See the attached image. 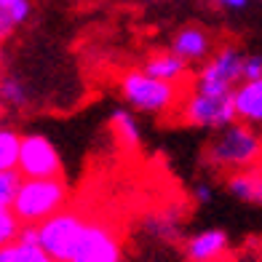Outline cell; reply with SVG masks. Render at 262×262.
<instances>
[{"instance_id": "cell-1", "label": "cell", "mask_w": 262, "mask_h": 262, "mask_svg": "<svg viewBox=\"0 0 262 262\" xmlns=\"http://www.w3.org/2000/svg\"><path fill=\"white\" fill-rule=\"evenodd\" d=\"M209 166L220 171H244L254 169L262 163V134L254 126L246 123H230L225 126L206 147Z\"/></svg>"}, {"instance_id": "cell-2", "label": "cell", "mask_w": 262, "mask_h": 262, "mask_svg": "<svg viewBox=\"0 0 262 262\" xmlns=\"http://www.w3.org/2000/svg\"><path fill=\"white\" fill-rule=\"evenodd\" d=\"M70 190L62 177H51V180H25L19 187V195L14 201L16 217L21 225H40L49 217L67 209Z\"/></svg>"}, {"instance_id": "cell-3", "label": "cell", "mask_w": 262, "mask_h": 262, "mask_svg": "<svg viewBox=\"0 0 262 262\" xmlns=\"http://www.w3.org/2000/svg\"><path fill=\"white\" fill-rule=\"evenodd\" d=\"M121 91L131 107L145 113H169L180 110V104L185 99L182 86L177 83H166L158 78H150L145 70H134L121 78Z\"/></svg>"}, {"instance_id": "cell-4", "label": "cell", "mask_w": 262, "mask_h": 262, "mask_svg": "<svg viewBox=\"0 0 262 262\" xmlns=\"http://www.w3.org/2000/svg\"><path fill=\"white\" fill-rule=\"evenodd\" d=\"M89 220L75 209H62L38 225V246L54 262H70L83 238Z\"/></svg>"}, {"instance_id": "cell-5", "label": "cell", "mask_w": 262, "mask_h": 262, "mask_svg": "<svg viewBox=\"0 0 262 262\" xmlns=\"http://www.w3.org/2000/svg\"><path fill=\"white\" fill-rule=\"evenodd\" d=\"M182 123L190 126H206V128H225L235 123V104L233 94H204V91H187L177 110Z\"/></svg>"}, {"instance_id": "cell-6", "label": "cell", "mask_w": 262, "mask_h": 262, "mask_svg": "<svg viewBox=\"0 0 262 262\" xmlns=\"http://www.w3.org/2000/svg\"><path fill=\"white\" fill-rule=\"evenodd\" d=\"M244 59L246 56L238 49L225 46L201 67L193 89L204 94H233L244 83Z\"/></svg>"}, {"instance_id": "cell-7", "label": "cell", "mask_w": 262, "mask_h": 262, "mask_svg": "<svg viewBox=\"0 0 262 262\" xmlns=\"http://www.w3.org/2000/svg\"><path fill=\"white\" fill-rule=\"evenodd\" d=\"M16 171L25 180H51V177H62V161H59V152L54 150V145L43 134H27L21 137Z\"/></svg>"}, {"instance_id": "cell-8", "label": "cell", "mask_w": 262, "mask_h": 262, "mask_svg": "<svg viewBox=\"0 0 262 262\" xmlns=\"http://www.w3.org/2000/svg\"><path fill=\"white\" fill-rule=\"evenodd\" d=\"M70 262H121V238L104 222H91Z\"/></svg>"}, {"instance_id": "cell-9", "label": "cell", "mask_w": 262, "mask_h": 262, "mask_svg": "<svg viewBox=\"0 0 262 262\" xmlns=\"http://www.w3.org/2000/svg\"><path fill=\"white\" fill-rule=\"evenodd\" d=\"M187 262H222L228 257V235L222 230H204L185 246Z\"/></svg>"}, {"instance_id": "cell-10", "label": "cell", "mask_w": 262, "mask_h": 262, "mask_svg": "<svg viewBox=\"0 0 262 262\" xmlns=\"http://www.w3.org/2000/svg\"><path fill=\"white\" fill-rule=\"evenodd\" d=\"M233 104H235V118L246 126H262V80L241 83L233 91Z\"/></svg>"}, {"instance_id": "cell-11", "label": "cell", "mask_w": 262, "mask_h": 262, "mask_svg": "<svg viewBox=\"0 0 262 262\" xmlns=\"http://www.w3.org/2000/svg\"><path fill=\"white\" fill-rule=\"evenodd\" d=\"M171 51L185 62H201L211 51V38L201 27H182L171 40Z\"/></svg>"}, {"instance_id": "cell-12", "label": "cell", "mask_w": 262, "mask_h": 262, "mask_svg": "<svg viewBox=\"0 0 262 262\" xmlns=\"http://www.w3.org/2000/svg\"><path fill=\"white\" fill-rule=\"evenodd\" d=\"M145 73L150 78H158V80H166V83H177L182 86L187 80V62L182 56H177L174 51H163V54H156L145 62Z\"/></svg>"}, {"instance_id": "cell-13", "label": "cell", "mask_w": 262, "mask_h": 262, "mask_svg": "<svg viewBox=\"0 0 262 262\" xmlns=\"http://www.w3.org/2000/svg\"><path fill=\"white\" fill-rule=\"evenodd\" d=\"M228 190L249 204H262V169H244L228 174Z\"/></svg>"}, {"instance_id": "cell-14", "label": "cell", "mask_w": 262, "mask_h": 262, "mask_svg": "<svg viewBox=\"0 0 262 262\" xmlns=\"http://www.w3.org/2000/svg\"><path fill=\"white\" fill-rule=\"evenodd\" d=\"M30 16V0H0V46L25 25Z\"/></svg>"}, {"instance_id": "cell-15", "label": "cell", "mask_w": 262, "mask_h": 262, "mask_svg": "<svg viewBox=\"0 0 262 262\" xmlns=\"http://www.w3.org/2000/svg\"><path fill=\"white\" fill-rule=\"evenodd\" d=\"M0 262H54L38 244L14 241L0 249Z\"/></svg>"}, {"instance_id": "cell-16", "label": "cell", "mask_w": 262, "mask_h": 262, "mask_svg": "<svg viewBox=\"0 0 262 262\" xmlns=\"http://www.w3.org/2000/svg\"><path fill=\"white\" fill-rule=\"evenodd\" d=\"M113 134L118 137L123 147H137L139 145V126L134 121V115L126 110H115L113 113Z\"/></svg>"}, {"instance_id": "cell-17", "label": "cell", "mask_w": 262, "mask_h": 262, "mask_svg": "<svg viewBox=\"0 0 262 262\" xmlns=\"http://www.w3.org/2000/svg\"><path fill=\"white\" fill-rule=\"evenodd\" d=\"M21 137L11 128H0V171H14L19 166Z\"/></svg>"}, {"instance_id": "cell-18", "label": "cell", "mask_w": 262, "mask_h": 262, "mask_svg": "<svg viewBox=\"0 0 262 262\" xmlns=\"http://www.w3.org/2000/svg\"><path fill=\"white\" fill-rule=\"evenodd\" d=\"M0 104L6 107H25L27 104V89L19 78H0Z\"/></svg>"}, {"instance_id": "cell-19", "label": "cell", "mask_w": 262, "mask_h": 262, "mask_svg": "<svg viewBox=\"0 0 262 262\" xmlns=\"http://www.w3.org/2000/svg\"><path fill=\"white\" fill-rule=\"evenodd\" d=\"M21 220L16 217V211L11 206H0V249L19 241V233H21Z\"/></svg>"}, {"instance_id": "cell-20", "label": "cell", "mask_w": 262, "mask_h": 262, "mask_svg": "<svg viewBox=\"0 0 262 262\" xmlns=\"http://www.w3.org/2000/svg\"><path fill=\"white\" fill-rule=\"evenodd\" d=\"M21 182H25V177L16 169L14 171H0V206H14Z\"/></svg>"}, {"instance_id": "cell-21", "label": "cell", "mask_w": 262, "mask_h": 262, "mask_svg": "<svg viewBox=\"0 0 262 262\" xmlns=\"http://www.w3.org/2000/svg\"><path fill=\"white\" fill-rule=\"evenodd\" d=\"M252 80H262V56L252 54L244 59V83H252Z\"/></svg>"}, {"instance_id": "cell-22", "label": "cell", "mask_w": 262, "mask_h": 262, "mask_svg": "<svg viewBox=\"0 0 262 262\" xmlns=\"http://www.w3.org/2000/svg\"><path fill=\"white\" fill-rule=\"evenodd\" d=\"M195 198H198V201H204V204H206V201L211 198V190H209L206 185H198V187H195Z\"/></svg>"}, {"instance_id": "cell-23", "label": "cell", "mask_w": 262, "mask_h": 262, "mask_svg": "<svg viewBox=\"0 0 262 262\" xmlns=\"http://www.w3.org/2000/svg\"><path fill=\"white\" fill-rule=\"evenodd\" d=\"M214 3H220V6H225V8H244L246 0H214Z\"/></svg>"}, {"instance_id": "cell-24", "label": "cell", "mask_w": 262, "mask_h": 262, "mask_svg": "<svg viewBox=\"0 0 262 262\" xmlns=\"http://www.w3.org/2000/svg\"><path fill=\"white\" fill-rule=\"evenodd\" d=\"M0 67H3V46H0Z\"/></svg>"}, {"instance_id": "cell-25", "label": "cell", "mask_w": 262, "mask_h": 262, "mask_svg": "<svg viewBox=\"0 0 262 262\" xmlns=\"http://www.w3.org/2000/svg\"><path fill=\"white\" fill-rule=\"evenodd\" d=\"M78 3H86V0H78Z\"/></svg>"}, {"instance_id": "cell-26", "label": "cell", "mask_w": 262, "mask_h": 262, "mask_svg": "<svg viewBox=\"0 0 262 262\" xmlns=\"http://www.w3.org/2000/svg\"><path fill=\"white\" fill-rule=\"evenodd\" d=\"M259 169H262V163H259Z\"/></svg>"}, {"instance_id": "cell-27", "label": "cell", "mask_w": 262, "mask_h": 262, "mask_svg": "<svg viewBox=\"0 0 262 262\" xmlns=\"http://www.w3.org/2000/svg\"><path fill=\"white\" fill-rule=\"evenodd\" d=\"M0 107H3V104H0Z\"/></svg>"}]
</instances>
